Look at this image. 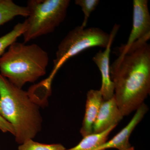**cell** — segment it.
I'll list each match as a JSON object with an SVG mask.
<instances>
[{"instance_id":"1","label":"cell","mask_w":150,"mask_h":150,"mask_svg":"<svg viewBox=\"0 0 150 150\" xmlns=\"http://www.w3.org/2000/svg\"><path fill=\"white\" fill-rule=\"evenodd\" d=\"M148 34L134 42L110 66L114 97L123 116L144 103L150 91V46Z\"/></svg>"},{"instance_id":"2","label":"cell","mask_w":150,"mask_h":150,"mask_svg":"<svg viewBox=\"0 0 150 150\" xmlns=\"http://www.w3.org/2000/svg\"><path fill=\"white\" fill-rule=\"evenodd\" d=\"M44 93L40 83L24 91L0 74V115L12 125L19 144L32 139L41 130L42 119L36 102Z\"/></svg>"},{"instance_id":"3","label":"cell","mask_w":150,"mask_h":150,"mask_svg":"<svg viewBox=\"0 0 150 150\" xmlns=\"http://www.w3.org/2000/svg\"><path fill=\"white\" fill-rule=\"evenodd\" d=\"M49 57L37 44L14 42L0 58L1 74L19 88L46 74Z\"/></svg>"},{"instance_id":"4","label":"cell","mask_w":150,"mask_h":150,"mask_svg":"<svg viewBox=\"0 0 150 150\" xmlns=\"http://www.w3.org/2000/svg\"><path fill=\"white\" fill-rule=\"evenodd\" d=\"M69 0H30L26 30L23 35L24 43L54 31L64 20Z\"/></svg>"},{"instance_id":"5","label":"cell","mask_w":150,"mask_h":150,"mask_svg":"<svg viewBox=\"0 0 150 150\" xmlns=\"http://www.w3.org/2000/svg\"><path fill=\"white\" fill-rule=\"evenodd\" d=\"M110 37V34L98 28H84L81 25L72 30L59 44L54 68L46 79L51 83L56 73L67 60L86 49L94 47L106 48Z\"/></svg>"},{"instance_id":"6","label":"cell","mask_w":150,"mask_h":150,"mask_svg":"<svg viewBox=\"0 0 150 150\" xmlns=\"http://www.w3.org/2000/svg\"><path fill=\"white\" fill-rule=\"evenodd\" d=\"M150 33V15L147 0L133 1V26L127 43L119 48L120 55L126 53L137 40Z\"/></svg>"},{"instance_id":"7","label":"cell","mask_w":150,"mask_h":150,"mask_svg":"<svg viewBox=\"0 0 150 150\" xmlns=\"http://www.w3.org/2000/svg\"><path fill=\"white\" fill-rule=\"evenodd\" d=\"M120 25L115 24L110 33V39L105 50L98 51L93 58V61L95 63L101 73L102 78L101 88L99 90L102 94L103 100L111 99L114 96V85L110 74V56L112 42L117 34Z\"/></svg>"},{"instance_id":"8","label":"cell","mask_w":150,"mask_h":150,"mask_svg":"<svg viewBox=\"0 0 150 150\" xmlns=\"http://www.w3.org/2000/svg\"><path fill=\"white\" fill-rule=\"evenodd\" d=\"M123 117L114 96L111 99L103 100L94 124L93 133H101L112 125H117Z\"/></svg>"},{"instance_id":"9","label":"cell","mask_w":150,"mask_h":150,"mask_svg":"<svg viewBox=\"0 0 150 150\" xmlns=\"http://www.w3.org/2000/svg\"><path fill=\"white\" fill-rule=\"evenodd\" d=\"M103 100L100 90L91 89L88 92L85 112L80 131L83 137L93 134L94 124Z\"/></svg>"},{"instance_id":"10","label":"cell","mask_w":150,"mask_h":150,"mask_svg":"<svg viewBox=\"0 0 150 150\" xmlns=\"http://www.w3.org/2000/svg\"><path fill=\"white\" fill-rule=\"evenodd\" d=\"M29 14L27 7L19 6L11 0H0V26L15 17H28Z\"/></svg>"},{"instance_id":"11","label":"cell","mask_w":150,"mask_h":150,"mask_svg":"<svg viewBox=\"0 0 150 150\" xmlns=\"http://www.w3.org/2000/svg\"><path fill=\"white\" fill-rule=\"evenodd\" d=\"M117 125H112L110 128L100 133H93L83 137V139L75 147L65 150H92L98 147L107 142L111 131Z\"/></svg>"},{"instance_id":"12","label":"cell","mask_w":150,"mask_h":150,"mask_svg":"<svg viewBox=\"0 0 150 150\" xmlns=\"http://www.w3.org/2000/svg\"><path fill=\"white\" fill-rule=\"evenodd\" d=\"M27 27L26 21L22 23H19L10 32L0 37V56L4 53L6 48L16 42L19 36L23 35L26 30Z\"/></svg>"},{"instance_id":"13","label":"cell","mask_w":150,"mask_h":150,"mask_svg":"<svg viewBox=\"0 0 150 150\" xmlns=\"http://www.w3.org/2000/svg\"><path fill=\"white\" fill-rule=\"evenodd\" d=\"M66 148L61 144H41L34 142L32 139L28 140L21 144L18 150H65Z\"/></svg>"},{"instance_id":"14","label":"cell","mask_w":150,"mask_h":150,"mask_svg":"<svg viewBox=\"0 0 150 150\" xmlns=\"http://www.w3.org/2000/svg\"><path fill=\"white\" fill-rule=\"evenodd\" d=\"M76 5L81 7L84 14L83 22L81 26L86 28L90 16L93 11L96 8L99 3V0H76L75 1Z\"/></svg>"},{"instance_id":"15","label":"cell","mask_w":150,"mask_h":150,"mask_svg":"<svg viewBox=\"0 0 150 150\" xmlns=\"http://www.w3.org/2000/svg\"><path fill=\"white\" fill-rule=\"evenodd\" d=\"M0 130L4 133L9 132L14 135V129L12 125L0 115Z\"/></svg>"},{"instance_id":"16","label":"cell","mask_w":150,"mask_h":150,"mask_svg":"<svg viewBox=\"0 0 150 150\" xmlns=\"http://www.w3.org/2000/svg\"><path fill=\"white\" fill-rule=\"evenodd\" d=\"M125 150H135V149H134V147L131 146L130 148H128V149Z\"/></svg>"}]
</instances>
